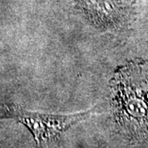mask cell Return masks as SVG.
<instances>
[{
  "mask_svg": "<svg viewBox=\"0 0 148 148\" xmlns=\"http://www.w3.org/2000/svg\"><path fill=\"white\" fill-rule=\"evenodd\" d=\"M113 113L123 135L131 142H148V65L131 61L112 80Z\"/></svg>",
  "mask_w": 148,
  "mask_h": 148,
  "instance_id": "1",
  "label": "cell"
},
{
  "mask_svg": "<svg viewBox=\"0 0 148 148\" xmlns=\"http://www.w3.org/2000/svg\"><path fill=\"white\" fill-rule=\"evenodd\" d=\"M80 3L87 18L102 30H119L129 23L126 8L116 0H81Z\"/></svg>",
  "mask_w": 148,
  "mask_h": 148,
  "instance_id": "3",
  "label": "cell"
},
{
  "mask_svg": "<svg viewBox=\"0 0 148 148\" xmlns=\"http://www.w3.org/2000/svg\"><path fill=\"white\" fill-rule=\"evenodd\" d=\"M92 110L73 114H52L33 112L19 106L0 104V118L15 119L31 131L38 145L50 142L73 124L87 119Z\"/></svg>",
  "mask_w": 148,
  "mask_h": 148,
  "instance_id": "2",
  "label": "cell"
}]
</instances>
